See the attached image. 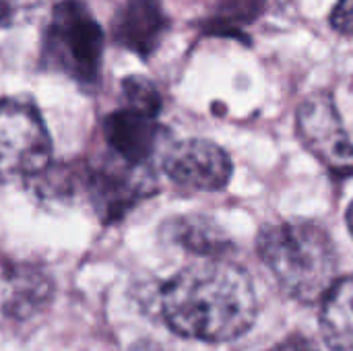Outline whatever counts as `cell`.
Returning a JSON list of instances; mask_svg holds the SVG:
<instances>
[{
    "instance_id": "ba28073f",
    "label": "cell",
    "mask_w": 353,
    "mask_h": 351,
    "mask_svg": "<svg viewBox=\"0 0 353 351\" xmlns=\"http://www.w3.org/2000/svg\"><path fill=\"white\" fill-rule=\"evenodd\" d=\"M168 25L170 21L159 0H126L112 19V35L122 48L149 58L157 50Z\"/></svg>"
},
{
    "instance_id": "277c9868",
    "label": "cell",
    "mask_w": 353,
    "mask_h": 351,
    "mask_svg": "<svg viewBox=\"0 0 353 351\" xmlns=\"http://www.w3.org/2000/svg\"><path fill=\"white\" fill-rule=\"evenodd\" d=\"M52 155V141L39 112L25 101H0V180L39 176Z\"/></svg>"
},
{
    "instance_id": "4fadbf2b",
    "label": "cell",
    "mask_w": 353,
    "mask_h": 351,
    "mask_svg": "<svg viewBox=\"0 0 353 351\" xmlns=\"http://www.w3.org/2000/svg\"><path fill=\"white\" fill-rule=\"evenodd\" d=\"M265 10V0H219L213 17L205 23L207 33L242 37L240 29Z\"/></svg>"
},
{
    "instance_id": "9c48e42d",
    "label": "cell",
    "mask_w": 353,
    "mask_h": 351,
    "mask_svg": "<svg viewBox=\"0 0 353 351\" xmlns=\"http://www.w3.org/2000/svg\"><path fill=\"white\" fill-rule=\"evenodd\" d=\"M157 118L124 108L110 114L103 122V137L118 159L130 166H147L157 141H159Z\"/></svg>"
},
{
    "instance_id": "ac0fdd59",
    "label": "cell",
    "mask_w": 353,
    "mask_h": 351,
    "mask_svg": "<svg viewBox=\"0 0 353 351\" xmlns=\"http://www.w3.org/2000/svg\"><path fill=\"white\" fill-rule=\"evenodd\" d=\"M8 17H10V8H8L4 2H0V25H2V23H6V21H8Z\"/></svg>"
},
{
    "instance_id": "7a4b0ae2",
    "label": "cell",
    "mask_w": 353,
    "mask_h": 351,
    "mask_svg": "<svg viewBox=\"0 0 353 351\" xmlns=\"http://www.w3.org/2000/svg\"><path fill=\"white\" fill-rule=\"evenodd\" d=\"M256 252L292 300L323 302L337 281V248L329 232L304 219L269 223L259 232Z\"/></svg>"
},
{
    "instance_id": "2e32d148",
    "label": "cell",
    "mask_w": 353,
    "mask_h": 351,
    "mask_svg": "<svg viewBox=\"0 0 353 351\" xmlns=\"http://www.w3.org/2000/svg\"><path fill=\"white\" fill-rule=\"evenodd\" d=\"M269 351H319L310 341H306V339H302V337H298V335H294V337H290V339H285V341H281L279 345H275L273 350Z\"/></svg>"
},
{
    "instance_id": "e0dca14e",
    "label": "cell",
    "mask_w": 353,
    "mask_h": 351,
    "mask_svg": "<svg viewBox=\"0 0 353 351\" xmlns=\"http://www.w3.org/2000/svg\"><path fill=\"white\" fill-rule=\"evenodd\" d=\"M0 2H4V4L12 10V8H29V6H37V4H41V2H46V0H0Z\"/></svg>"
},
{
    "instance_id": "8992f818",
    "label": "cell",
    "mask_w": 353,
    "mask_h": 351,
    "mask_svg": "<svg viewBox=\"0 0 353 351\" xmlns=\"http://www.w3.org/2000/svg\"><path fill=\"white\" fill-rule=\"evenodd\" d=\"M163 172L180 186L201 192H217L230 184L234 163L228 151L217 143L207 139H186L168 149Z\"/></svg>"
},
{
    "instance_id": "30bf717a",
    "label": "cell",
    "mask_w": 353,
    "mask_h": 351,
    "mask_svg": "<svg viewBox=\"0 0 353 351\" xmlns=\"http://www.w3.org/2000/svg\"><path fill=\"white\" fill-rule=\"evenodd\" d=\"M52 298V281L46 273L27 267L12 265L4 271L2 279V308L10 319H31Z\"/></svg>"
},
{
    "instance_id": "8fae6325",
    "label": "cell",
    "mask_w": 353,
    "mask_h": 351,
    "mask_svg": "<svg viewBox=\"0 0 353 351\" xmlns=\"http://www.w3.org/2000/svg\"><path fill=\"white\" fill-rule=\"evenodd\" d=\"M163 236L172 244L203 259H221L234 248L225 232L205 215H180L170 219L163 228Z\"/></svg>"
},
{
    "instance_id": "6da1fadb",
    "label": "cell",
    "mask_w": 353,
    "mask_h": 351,
    "mask_svg": "<svg viewBox=\"0 0 353 351\" xmlns=\"http://www.w3.org/2000/svg\"><path fill=\"white\" fill-rule=\"evenodd\" d=\"M256 312L250 275L223 259H203L176 273L161 290L163 321L186 339L234 341L254 325Z\"/></svg>"
},
{
    "instance_id": "7c38bea8",
    "label": "cell",
    "mask_w": 353,
    "mask_h": 351,
    "mask_svg": "<svg viewBox=\"0 0 353 351\" xmlns=\"http://www.w3.org/2000/svg\"><path fill=\"white\" fill-rule=\"evenodd\" d=\"M321 331L335 351H353V275L337 279L321 302Z\"/></svg>"
},
{
    "instance_id": "d6986e66",
    "label": "cell",
    "mask_w": 353,
    "mask_h": 351,
    "mask_svg": "<svg viewBox=\"0 0 353 351\" xmlns=\"http://www.w3.org/2000/svg\"><path fill=\"white\" fill-rule=\"evenodd\" d=\"M347 228H350V232H352V238H353V203L350 205V209H347Z\"/></svg>"
},
{
    "instance_id": "3957f363",
    "label": "cell",
    "mask_w": 353,
    "mask_h": 351,
    "mask_svg": "<svg viewBox=\"0 0 353 351\" xmlns=\"http://www.w3.org/2000/svg\"><path fill=\"white\" fill-rule=\"evenodd\" d=\"M103 56V31L79 0H64L54 6L46 41L43 60L70 79L89 85L99 79Z\"/></svg>"
},
{
    "instance_id": "5b68a950",
    "label": "cell",
    "mask_w": 353,
    "mask_h": 351,
    "mask_svg": "<svg viewBox=\"0 0 353 351\" xmlns=\"http://www.w3.org/2000/svg\"><path fill=\"white\" fill-rule=\"evenodd\" d=\"M302 145L333 174H353V143L329 93H314L302 101L296 116Z\"/></svg>"
},
{
    "instance_id": "5bb4252c",
    "label": "cell",
    "mask_w": 353,
    "mask_h": 351,
    "mask_svg": "<svg viewBox=\"0 0 353 351\" xmlns=\"http://www.w3.org/2000/svg\"><path fill=\"white\" fill-rule=\"evenodd\" d=\"M122 91H124L126 108L137 110V112L147 114V116H153V118L159 116L161 95L151 81H147L143 77H128L122 83Z\"/></svg>"
},
{
    "instance_id": "52a82bcc",
    "label": "cell",
    "mask_w": 353,
    "mask_h": 351,
    "mask_svg": "<svg viewBox=\"0 0 353 351\" xmlns=\"http://www.w3.org/2000/svg\"><path fill=\"white\" fill-rule=\"evenodd\" d=\"M87 192L97 215L103 221H116L155 192V178L147 166H130L118 159L89 174Z\"/></svg>"
},
{
    "instance_id": "9a60e30c",
    "label": "cell",
    "mask_w": 353,
    "mask_h": 351,
    "mask_svg": "<svg viewBox=\"0 0 353 351\" xmlns=\"http://www.w3.org/2000/svg\"><path fill=\"white\" fill-rule=\"evenodd\" d=\"M331 25L343 35H353V0H339L331 12Z\"/></svg>"
}]
</instances>
